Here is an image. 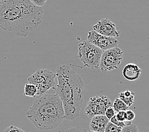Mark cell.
<instances>
[{
  "mask_svg": "<svg viewBox=\"0 0 149 132\" xmlns=\"http://www.w3.org/2000/svg\"><path fill=\"white\" fill-rule=\"evenodd\" d=\"M43 10L30 0H8L0 7V27L26 37L42 22Z\"/></svg>",
  "mask_w": 149,
  "mask_h": 132,
  "instance_id": "6da1fadb",
  "label": "cell"
},
{
  "mask_svg": "<svg viewBox=\"0 0 149 132\" xmlns=\"http://www.w3.org/2000/svg\"><path fill=\"white\" fill-rule=\"evenodd\" d=\"M56 75L58 83L53 89L62 102L65 119L74 120L79 116L83 105L84 82L79 75L65 64L56 67Z\"/></svg>",
  "mask_w": 149,
  "mask_h": 132,
  "instance_id": "7a4b0ae2",
  "label": "cell"
},
{
  "mask_svg": "<svg viewBox=\"0 0 149 132\" xmlns=\"http://www.w3.org/2000/svg\"><path fill=\"white\" fill-rule=\"evenodd\" d=\"M26 116L38 129H56L65 119L63 103L58 94H44L35 100Z\"/></svg>",
  "mask_w": 149,
  "mask_h": 132,
  "instance_id": "3957f363",
  "label": "cell"
},
{
  "mask_svg": "<svg viewBox=\"0 0 149 132\" xmlns=\"http://www.w3.org/2000/svg\"><path fill=\"white\" fill-rule=\"evenodd\" d=\"M103 50L87 40L78 45L77 57L83 62L84 67L90 69H97L100 66Z\"/></svg>",
  "mask_w": 149,
  "mask_h": 132,
  "instance_id": "277c9868",
  "label": "cell"
},
{
  "mask_svg": "<svg viewBox=\"0 0 149 132\" xmlns=\"http://www.w3.org/2000/svg\"><path fill=\"white\" fill-rule=\"evenodd\" d=\"M56 73L48 69H39L28 78L29 83L33 84L38 89V95L45 94L49 89L55 86Z\"/></svg>",
  "mask_w": 149,
  "mask_h": 132,
  "instance_id": "5b68a950",
  "label": "cell"
},
{
  "mask_svg": "<svg viewBox=\"0 0 149 132\" xmlns=\"http://www.w3.org/2000/svg\"><path fill=\"white\" fill-rule=\"evenodd\" d=\"M124 52L118 46L103 52L99 68L102 73L117 69L121 64Z\"/></svg>",
  "mask_w": 149,
  "mask_h": 132,
  "instance_id": "8992f818",
  "label": "cell"
},
{
  "mask_svg": "<svg viewBox=\"0 0 149 132\" xmlns=\"http://www.w3.org/2000/svg\"><path fill=\"white\" fill-rule=\"evenodd\" d=\"M112 103L107 96H95L91 97L85 108V114L88 117L97 115H105V111Z\"/></svg>",
  "mask_w": 149,
  "mask_h": 132,
  "instance_id": "52a82bcc",
  "label": "cell"
},
{
  "mask_svg": "<svg viewBox=\"0 0 149 132\" xmlns=\"http://www.w3.org/2000/svg\"><path fill=\"white\" fill-rule=\"evenodd\" d=\"M87 41L97 46L103 51L117 47L119 44V41L116 38L106 36L98 33L94 30L88 32Z\"/></svg>",
  "mask_w": 149,
  "mask_h": 132,
  "instance_id": "ba28073f",
  "label": "cell"
},
{
  "mask_svg": "<svg viewBox=\"0 0 149 132\" xmlns=\"http://www.w3.org/2000/svg\"><path fill=\"white\" fill-rule=\"evenodd\" d=\"M93 30L108 37L118 38L119 32L116 29V24L109 19H102L93 26Z\"/></svg>",
  "mask_w": 149,
  "mask_h": 132,
  "instance_id": "9c48e42d",
  "label": "cell"
},
{
  "mask_svg": "<svg viewBox=\"0 0 149 132\" xmlns=\"http://www.w3.org/2000/svg\"><path fill=\"white\" fill-rule=\"evenodd\" d=\"M142 70L137 64L129 63L123 69V76L126 80L130 81H136L139 79Z\"/></svg>",
  "mask_w": 149,
  "mask_h": 132,
  "instance_id": "30bf717a",
  "label": "cell"
},
{
  "mask_svg": "<svg viewBox=\"0 0 149 132\" xmlns=\"http://www.w3.org/2000/svg\"><path fill=\"white\" fill-rule=\"evenodd\" d=\"M110 119L105 115H97L91 117L90 124V130L97 132H105Z\"/></svg>",
  "mask_w": 149,
  "mask_h": 132,
  "instance_id": "8fae6325",
  "label": "cell"
},
{
  "mask_svg": "<svg viewBox=\"0 0 149 132\" xmlns=\"http://www.w3.org/2000/svg\"><path fill=\"white\" fill-rule=\"evenodd\" d=\"M134 96H135V93L134 91L126 90L119 94L118 97L122 100L127 106L131 107L134 102Z\"/></svg>",
  "mask_w": 149,
  "mask_h": 132,
  "instance_id": "7c38bea8",
  "label": "cell"
},
{
  "mask_svg": "<svg viewBox=\"0 0 149 132\" xmlns=\"http://www.w3.org/2000/svg\"><path fill=\"white\" fill-rule=\"evenodd\" d=\"M24 95L29 97H34L38 95V89L34 85L31 83L26 84L24 86Z\"/></svg>",
  "mask_w": 149,
  "mask_h": 132,
  "instance_id": "4fadbf2b",
  "label": "cell"
},
{
  "mask_svg": "<svg viewBox=\"0 0 149 132\" xmlns=\"http://www.w3.org/2000/svg\"><path fill=\"white\" fill-rule=\"evenodd\" d=\"M112 107L116 112L119 111H126L127 109H129L130 108L119 97L116 98L115 101H113L112 103Z\"/></svg>",
  "mask_w": 149,
  "mask_h": 132,
  "instance_id": "5bb4252c",
  "label": "cell"
},
{
  "mask_svg": "<svg viewBox=\"0 0 149 132\" xmlns=\"http://www.w3.org/2000/svg\"><path fill=\"white\" fill-rule=\"evenodd\" d=\"M122 128H123L117 126L111 121H109L105 128V132H120L122 130Z\"/></svg>",
  "mask_w": 149,
  "mask_h": 132,
  "instance_id": "9a60e30c",
  "label": "cell"
},
{
  "mask_svg": "<svg viewBox=\"0 0 149 132\" xmlns=\"http://www.w3.org/2000/svg\"><path fill=\"white\" fill-rule=\"evenodd\" d=\"M120 132H139V130L136 124H131L123 127Z\"/></svg>",
  "mask_w": 149,
  "mask_h": 132,
  "instance_id": "2e32d148",
  "label": "cell"
},
{
  "mask_svg": "<svg viewBox=\"0 0 149 132\" xmlns=\"http://www.w3.org/2000/svg\"><path fill=\"white\" fill-rule=\"evenodd\" d=\"M135 118V114L131 110L127 109L125 111V119L127 121H132Z\"/></svg>",
  "mask_w": 149,
  "mask_h": 132,
  "instance_id": "e0dca14e",
  "label": "cell"
},
{
  "mask_svg": "<svg viewBox=\"0 0 149 132\" xmlns=\"http://www.w3.org/2000/svg\"><path fill=\"white\" fill-rule=\"evenodd\" d=\"M116 112L115 111L114 109L113 108L112 106H111V107H109V108H107V110H106L105 115L106 116V117H107L108 119H111L112 117H113L116 115Z\"/></svg>",
  "mask_w": 149,
  "mask_h": 132,
  "instance_id": "ac0fdd59",
  "label": "cell"
},
{
  "mask_svg": "<svg viewBox=\"0 0 149 132\" xmlns=\"http://www.w3.org/2000/svg\"><path fill=\"white\" fill-rule=\"evenodd\" d=\"M65 132H88L86 128H84L80 126H76L67 129Z\"/></svg>",
  "mask_w": 149,
  "mask_h": 132,
  "instance_id": "d6986e66",
  "label": "cell"
},
{
  "mask_svg": "<svg viewBox=\"0 0 149 132\" xmlns=\"http://www.w3.org/2000/svg\"><path fill=\"white\" fill-rule=\"evenodd\" d=\"M4 132H25V131L18 127L12 125V126H8V128H6L4 130Z\"/></svg>",
  "mask_w": 149,
  "mask_h": 132,
  "instance_id": "ffe728a7",
  "label": "cell"
},
{
  "mask_svg": "<svg viewBox=\"0 0 149 132\" xmlns=\"http://www.w3.org/2000/svg\"><path fill=\"white\" fill-rule=\"evenodd\" d=\"M116 119L120 122H125V111H119L116 114Z\"/></svg>",
  "mask_w": 149,
  "mask_h": 132,
  "instance_id": "44dd1931",
  "label": "cell"
},
{
  "mask_svg": "<svg viewBox=\"0 0 149 132\" xmlns=\"http://www.w3.org/2000/svg\"><path fill=\"white\" fill-rule=\"evenodd\" d=\"M30 1L36 6L42 7L45 4L47 0H30Z\"/></svg>",
  "mask_w": 149,
  "mask_h": 132,
  "instance_id": "7402d4cb",
  "label": "cell"
},
{
  "mask_svg": "<svg viewBox=\"0 0 149 132\" xmlns=\"http://www.w3.org/2000/svg\"><path fill=\"white\" fill-rule=\"evenodd\" d=\"M3 3L1 1V0H0V7H1V5L3 4Z\"/></svg>",
  "mask_w": 149,
  "mask_h": 132,
  "instance_id": "603a6c76",
  "label": "cell"
},
{
  "mask_svg": "<svg viewBox=\"0 0 149 132\" xmlns=\"http://www.w3.org/2000/svg\"><path fill=\"white\" fill-rule=\"evenodd\" d=\"M1 1L3 3H4V2L6 1H8V0H1Z\"/></svg>",
  "mask_w": 149,
  "mask_h": 132,
  "instance_id": "cb8c5ba5",
  "label": "cell"
},
{
  "mask_svg": "<svg viewBox=\"0 0 149 132\" xmlns=\"http://www.w3.org/2000/svg\"><path fill=\"white\" fill-rule=\"evenodd\" d=\"M88 132H97V131H91V130H89V131H88Z\"/></svg>",
  "mask_w": 149,
  "mask_h": 132,
  "instance_id": "d4e9b609",
  "label": "cell"
}]
</instances>
